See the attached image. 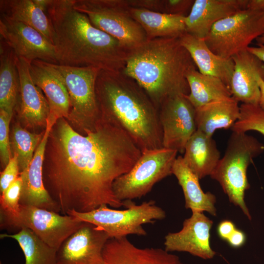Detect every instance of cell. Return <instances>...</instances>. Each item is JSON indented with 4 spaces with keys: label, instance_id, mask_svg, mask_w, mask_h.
<instances>
[{
    "label": "cell",
    "instance_id": "cell-1",
    "mask_svg": "<svg viewBox=\"0 0 264 264\" xmlns=\"http://www.w3.org/2000/svg\"><path fill=\"white\" fill-rule=\"evenodd\" d=\"M48 139L44 184L62 214L88 212L103 204L125 207L113 184L132 168L142 151L117 122L101 113L95 128L80 134L60 118Z\"/></svg>",
    "mask_w": 264,
    "mask_h": 264
},
{
    "label": "cell",
    "instance_id": "cell-2",
    "mask_svg": "<svg viewBox=\"0 0 264 264\" xmlns=\"http://www.w3.org/2000/svg\"><path fill=\"white\" fill-rule=\"evenodd\" d=\"M53 30L58 64L122 71L128 49L117 39L95 27L74 8L72 0H47L44 9Z\"/></svg>",
    "mask_w": 264,
    "mask_h": 264
},
{
    "label": "cell",
    "instance_id": "cell-3",
    "mask_svg": "<svg viewBox=\"0 0 264 264\" xmlns=\"http://www.w3.org/2000/svg\"><path fill=\"white\" fill-rule=\"evenodd\" d=\"M95 92L100 112L117 122L142 152L163 148L158 110L134 79L121 71L100 70Z\"/></svg>",
    "mask_w": 264,
    "mask_h": 264
},
{
    "label": "cell",
    "instance_id": "cell-4",
    "mask_svg": "<svg viewBox=\"0 0 264 264\" xmlns=\"http://www.w3.org/2000/svg\"><path fill=\"white\" fill-rule=\"evenodd\" d=\"M197 68L179 37H163L147 40L128 50L121 71L145 90L158 110L167 98L189 94L186 76Z\"/></svg>",
    "mask_w": 264,
    "mask_h": 264
},
{
    "label": "cell",
    "instance_id": "cell-5",
    "mask_svg": "<svg viewBox=\"0 0 264 264\" xmlns=\"http://www.w3.org/2000/svg\"><path fill=\"white\" fill-rule=\"evenodd\" d=\"M264 150V145L253 136L232 132L223 156L210 175L220 183L230 202L239 207L249 220L251 216L244 201L245 192L250 188L247 170Z\"/></svg>",
    "mask_w": 264,
    "mask_h": 264
},
{
    "label": "cell",
    "instance_id": "cell-6",
    "mask_svg": "<svg viewBox=\"0 0 264 264\" xmlns=\"http://www.w3.org/2000/svg\"><path fill=\"white\" fill-rule=\"evenodd\" d=\"M126 209L116 210L103 204L88 212L70 211L66 215L80 220L88 222L103 229L110 238L118 239L129 235L146 236L147 232L143 225L153 223L165 218L166 213L150 200L136 204L131 200H125Z\"/></svg>",
    "mask_w": 264,
    "mask_h": 264
},
{
    "label": "cell",
    "instance_id": "cell-7",
    "mask_svg": "<svg viewBox=\"0 0 264 264\" xmlns=\"http://www.w3.org/2000/svg\"><path fill=\"white\" fill-rule=\"evenodd\" d=\"M96 28L117 39L128 50L147 41L142 26L132 17L128 0H72Z\"/></svg>",
    "mask_w": 264,
    "mask_h": 264
},
{
    "label": "cell",
    "instance_id": "cell-8",
    "mask_svg": "<svg viewBox=\"0 0 264 264\" xmlns=\"http://www.w3.org/2000/svg\"><path fill=\"white\" fill-rule=\"evenodd\" d=\"M65 85L69 96L68 117L85 134L93 130L101 116L95 84L100 69L91 66L76 67L50 63Z\"/></svg>",
    "mask_w": 264,
    "mask_h": 264
},
{
    "label": "cell",
    "instance_id": "cell-9",
    "mask_svg": "<svg viewBox=\"0 0 264 264\" xmlns=\"http://www.w3.org/2000/svg\"><path fill=\"white\" fill-rule=\"evenodd\" d=\"M177 153L165 148L142 152L132 168L113 182L116 197L123 201L146 195L155 183L172 174Z\"/></svg>",
    "mask_w": 264,
    "mask_h": 264
},
{
    "label": "cell",
    "instance_id": "cell-10",
    "mask_svg": "<svg viewBox=\"0 0 264 264\" xmlns=\"http://www.w3.org/2000/svg\"><path fill=\"white\" fill-rule=\"evenodd\" d=\"M264 33V12L245 9L222 19L204 38L215 54L232 58Z\"/></svg>",
    "mask_w": 264,
    "mask_h": 264
},
{
    "label": "cell",
    "instance_id": "cell-11",
    "mask_svg": "<svg viewBox=\"0 0 264 264\" xmlns=\"http://www.w3.org/2000/svg\"><path fill=\"white\" fill-rule=\"evenodd\" d=\"M0 218L1 229L19 232L22 228H28L44 242L57 250L84 222L69 215H61L46 209L22 205L17 216H0Z\"/></svg>",
    "mask_w": 264,
    "mask_h": 264
},
{
    "label": "cell",
    "instance_id": "cell-12",
    "mask_svg": "<svg viewBox=\"0 0 264 264\" xmlns=\"http://www.w3.org/2000/svg\"><path fill=\"white\" fill-rule=\"evenodd\" d=\"M179 94L167 98L158 109L163 148L184 153L185 145L197 130L195 108Z\"/></svg>",
    "mask_w": 264,
    "mask_h": 264
},
{
    "label": "cell",
    "instance_id": "cell-13",
    "mask_svg": "<svg viewBox=\"0 0 264 264\" xmlns=\"http://www.w3.org/2000/svg\"><path fill=\"white\" fill-rule=\"evenodd\" d=\"M0 35L18 57L57 64L54 45L34 28L0 15Z\"/></svg>",
    "mask_w": 264,
    "mask_h": 264
},
{
    "label": "cell",
    "instance_id": "cell-14",
    "mask_svg": "<svg viewBox=\"0 0 264 264\" xmlns=\"http://www.w3.org/2000/svg\"><path fill=\"white\" fill-rule=\"evenodd\" d=\"M110 238L101 228L84 221L57 250L56 264H103V249Z\"/></svg>",
    "mask_w": 264,
    "mask_h": 264
},
{
    "label": "cell",
    "instance_id": "cell-15",
    "mask_svg": "<svg viewBox=\"0 0 264 264\" xmlns=\"http://www.w3.org/2000/svg\"><path fill=\"white\" fill-rule=\"evenodd\" d=\"M213 221L201 212H192L185 219L182 229L165 237V250L168 252H185L203 259L216 255L210 245L211 229Z\"/></svg>",
    "mask_w": 264,
    "mask_h": 264
},
{
    "label": "cell",
    "instance_id": "cell-16",
    "mask_svg": "<svg viewBox=\"0 0 264 264\" xmlns=\"http://www.w3.org/2000/svg\"><path fill=\"white\" fill-rule=\"evenodd\" d=\"M56 122L48 118L43 137L29 165L25 170L20 173L22 186L20 204L61 213L60 207L49 195L43 180L45 151L50 132Z\"/></svg>",
    "mask_w": 264,
    "mask_h": 264
},
{
    "label": "cell",
    "instance_id": "cell-17",
    "mask_svg": "<svg viewBox=\"0 0 264 264\" xmlns=\"http://www.w3.org/2000/svg\"><path fill=\"white\" fill-rule=\"evenodd\" d=\"M234 67L229 89L232 96L242 104L258 105L260 78L264 80V64L247 49L232 57Z\"/></svg>",
    "mask_w": 264,
    "mask_h": 264
},
{
    "label": "cell",
    "instance_id": "cell-18",
    "mask_svg": "<svg viewBox=\"0 0 264 264\" xmlns=\"http://www.w3.org/2000/svg\"><path fill=\"white\" fill-rule=\"evenodd\" d=\"M103 264H185L160 248H139L127 238H110L103 251Z\"/></svg>",
    "mask_w": 264,
    "mask_h": 264
},
{
    "label": "cell",
    "instance_id": "cell-19",
    "mask_svg": "<svg viewBox=\"0 0 264 264\" xmlns=\"http://www.w3.org/2000/svg\"><path fill=\"white\" fill-rule=\"evenodd\" d=\"M30 63L24 58L17 57L20 80L19 115L25 126L33 128L46 126L50 108L43 92L33 81L29 69Z\"/></svg>",
    "mask_w": 264,
    "mask_h": 264
},
{
    "label": "cell",
    "instance_id": "cell-20",
    "mask_svg": "<svg viewBox=\"0 0 264 264\" xmlns=\"http://www.w3.org/2000/svg\"><path fill=\"white\" fill-rule=\"evenodd\" d=\"M248 0H195L185 18L186 32L204 39L218 21L245 9Z\"/></svg>",
    "mask_w": 264,
    "mask_h": 264
},
{
    "label": "cell",
    "instance_id": "cell-21",
    "mask_svg": "<svg viewBox=\"0 0 264 264\" xmlns=\"http://www.w3.org/2000/svg\"><path fill=\"white\" fill-rule=\"evenodd\" d=\"M30 73L34 84L45 94L51 119H67L70 110L68 92L50 63L36 60L30 64Z\"/></svg>",
    "mask_w": 264,
    "mask_h": 264
},
{
    "label": "cell",
    "instance_id": "cell-22",
    "mask_svg": "<svg viewBox=\"0 0 264 264\" xmlns=\"http://www.w3.org/2000/svg\"><path fill=\"white\" fill-rule=\"evenodd\" d=\"M179 39L200 73L220 78L229 88L234 67L232 58H223L215 54L204 39L186 32L179 37Z\"/></svg>",
    "mask_w": 264,
    "mask_h": 264
},
{
    "label": "cell",
    "instance_id": "cell-23",
    "mask_svg": "<svg viewBox=\"0 0 264 264\" xmlns=\"http://www.w3.org/2000/svg\"><path fill=\"white\" fill-rule=\"evenodd\" d=\"M220 156L212 137L197 130L187 141L182 157L187 166L200 179L210 176Z\"/></svg>",
    "mask_w": 264,
    "mask_h": 264
},
{
    "label": "cell",
    "instance_id": "cell-24",
    "mask_svg": "<svg viewBox=\"0 0 264 264\" xmlns=\"http://www.w3.org/2000/svg\"><path fill=\"white\" fill-rule=\"evenodd\" d=\"M240 115V106L232 96L195 109L197 130L211 137L218 129L231 128Z\"/></svg>",
    "mask_w": 264,
    "mask_h": 264
},
{
    "label": "cell",
    "instance_id": "cell-25",
    "mask_svg": "<svg viewBox=\"0 0 264 264\" xmlns=\"http://www.w3.org/2000/svg\"><path fill=\"white\" fill-rule=\"evenodd\" d=\"M172 174L176 177L182 188L185 201V206L192 212H207L217 215L216 196L202 190L198 177L185 164L182 156L176 157L172 169Z\"/></svg>",
    "mask_w": 264,
    "mask_h": 264
},
{
    "label": "cell",
    "instance_id": "cell-26",
    "mask_svg": "<svg viewBox=\"0 0 264 264\" xmlns=\"http://www.w3.org/2000/svg\"><path fill=\"white\" fill-rule=\"evenodd\" d=\"M130 13L144 29L147 40L157 38L179 37L186 32L185 16L132 7Z\"/></svg>",
    "mask_w": 264,
    "mask_h": 264
},
{
    "label": "cell",
    "instance_id": "cell-27",
    "mask_svg": "<svg viewBox=\"0 0 264 264\" xmlns=\"http://www.w3.org/2000/svg\"><path fill=\"white\" fill-rule=\"evenodd\" d=\"M0 15L34 28L53 44L54 34L50 20L34 0H0Z\"/></svg>",
    "mask_w": 264,
    "mask_h": 264
},
{
    "label": "cell",
    "instance_id": "cell-28",
    "mask_svg": "<svg viewBox=\"0 0 264 264\" xmlns=\"http://www.w3.org/2000/svg\"><path fill=\"white\" fill-rule=\"evenodd\" d=\"M17 57L1 39L0 41V110L13 114L20 91Z\"/></svg>",
    "mask_w": 264,
    "mask_h": 264
},
{
    "label": "cell",
    "instance_id": "cell-29",
    "mask_svg": "<svg viewBox=\"0 0 264 264\" xmlns=\"http://www.w3.org/2000/svg\"><path fill=\"white\" fill-rule=\"evenodd\" d=\"M186 78L190 88L187 97L195 109L232 96L229 88L216 77L203 74L195 69L188 73Z\"/></svg>",
    "mask_w": 264,
    "mask_h": 264
},
{
    "label": "cell",
    "instance_id": "cell-30",
    "mask_svg": "<svg viewBox=\"0 0 264 264\" xmlns=\"http://www.w3.org/2000/svg\"><path fill=\"white\" fill-rule=\"evenodd\" d=\"M0 237L10 238L18 242L23 253L25 264H56L57 249L47 245L28 228H22L14 234H1Z\"/></svg>",
    "mask_w": 264,
    "mask_h": 264
},
{
    "label": "cell",
    "instance_id": "cell-31",
    "mask_svg": "<svg viewBox=\"0 0 264 264\" xmlns=\"http://www.w3.org/2000/svg\"><path fill=\"white\" fill-rule=\"evenodd\" d=\"M44 132H31L18 124L13 127L10 139L11 150L17 156L20 173L29 165Z\"/></svg>",
    "mask_w": 264,
    "mask_h": 264
},
{
    "label": "cell",
    "instance_id": "cell-32",
    "mask_svg": "<svg viewBox=\"0 0 264 264\" xmlns=\"http://www.w3.org/2000/svg\"><path fill=\"white\" fill-rule=\"evenodd\" d=\"M231 129L233 132L244 133L255 131L264 135V111L258 105L242 104L240 117Z\"/></svg>",
    "mask_w": 264,
    "mask_h": 264
},
{
    "label": "cell",
    "instance_id": "cell-33",
    "mask_svg": "<svg viewBox=\"0 0 264 264\" xmlns=\"http://www.w3.org/2000/svg\"><path fill=\"white\" fill-rule=\"evenodd\" d=\"M22 186L21 176L15 180L0 196V216L14 217L20 211V200Z\"/></svg>",
    "mask_w": 264,
    "mask_h": 264
},
{
    "label": "cell",
    "instance_id": "cell-34",
    "mask_svg": "<svg viewBox=\"0 0 264 264\" xmlns=\"http://www.w3.org/2000/svg\"><path fill=\"white\" fill-rule=\"evenodd\" d=\"M12 115L0 110V157L3 168L12 157L9 138V125Z\"/></svg>",
    "mask_w": 264,
    "mask_h": 264
},
{
    "label": "cell",
    "instance_id": "cell-35",
    "mask_svg": "<svg viewBox=\"0 0 264 264\" xmlns=\"http://www.w3.org/2000/svg\"><path fill=\"white\" fill-rule=\"evenodd\" d=\"M20 175L18 157L15 154H13L6 166L0 173V192L2 194Z\"/></svg>",
    "mask_w": 264,
    "mask_h": 264
},
{
    "label": "cell",
    "instance_id": "cell-36",
    "mask_svg": "<svg viewBox=\"0 0 264 264\" xmlns=\"http://www.w3.org/2000/svg\"><path fill=\"white\" fill-rule=\"evenodd\" d=\"M194 1V0H164L163 13L186 16L185 13L191 10Z\"/></svg>",
    "mask_w": 264,
    "mask_h": 264
},
{
    "label": "cell",
    "instance_id": "cell-37",
    "mask_svg": "<svg viewBox=\"0 0 264 264\" xmlns=\"http://www.w3.org/2000/svg\"><path fill=\"white\" fill-rule=\"evenodd\" d=\"M131 7L163 13L164 0H128Z\"/></svg>",
    "mask_w": 264,
    "mask_h": 264
},
{
    "label": "cell",
    "instance_id": "cell-38",
    "mask_svg": "<svg viewBox=\"0 0 264 264\" xmlns=\"http://www.w3.org/2000/svg\"><path fill=\"white\" fill-rule=\"evenodd\" d=\"M236 228L233 221L225 220L219 223L217 228V232L220 239L226 241Z\"/></svg>",
    "mask_w": 264,
    "mask_h": 264
},
{
    "label": "cell",
    "instance_id": "cell-39",
    "mask_svg": "<svg viewBox=\"0 0 264 264\" xmlns=\"http://www.w3.org/2000/svg\"><path fill=\"white\" fill-rule=\"evenodd\" d=\"M246 241V236L244 232L236 228L226 240V242L231 247L238 248L242 246Z\"/></svg>",
    "mask_w": 264,
    "mask_h": 264
},
{
    "label": "cell",
    "instance_id": "cell-40",
    "mask_svg": "<svg viewBox=\"0 0 264 264\" xmlns=\"http://www.w3.org/2000/svg\"><path fill=\"white\" fill-rule=\"evenodd\" d=\"M247 8L264 12V0H248Z\"/></svg>",
    "mask_w": 264,
    "mask_h": 264
},
{
    "label": "cell",
    "instance_id": "cell-41",
    "mask_svg": "<svg viewBox=\"0 0 264 264\" xmlns=\"http://www.w3.org/2000/svg\"><path fill=\"white\" fill-rule=\"evenodd\" d=\"M247 49L257 56L264 64V45H258L257 46H249Z\"/></svg>",
    "mask_w": 264,
    "mask_h": 264
},
{
    "label": "cell",
    "instance_id": "cell-42",
    "mask_svg": "<svg viewBox=\"0 0 264 264\" xmlns=\"http://www.w3.org/2000/svg\"><path fill=\"white\" fill-rule=\"evenodd\" d=\"M258 83L261 93L258 105L264 111V80L260 78Z\"/></svg>",
    "mask_w": 264,
    "mask_h": 264
},
{
    "label": "cell",
    "instance_id": "cell-43",
    "mask_svg": "<svg viewBox=\"0 0 264 264\" xmlns=\"http://www.w3.org/2000/svg\"><path fill=\"white\" fill-rule=\"evenodd\" d=\"M258 45H264V33L256 40Z\"/></svg>",
    "mask_w": 264,
    "mask_h": 264
}]
</instances>
